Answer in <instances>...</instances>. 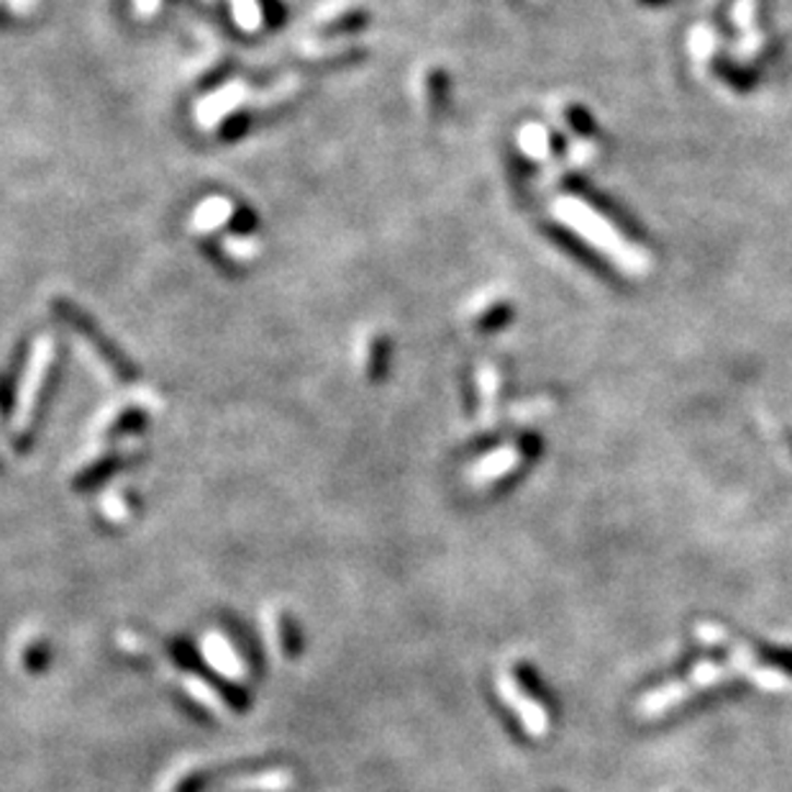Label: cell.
<instances>
[{
  "label": "cell",
  "mask_w": 792,
  "mask_h": 792,
  "mask_svg": "<svg viewBox=\"0 0 792 792\" xmlns=\"http://www.w3.org/2000/svg\"><path fill=\"white\" fill-rule=\"evenodd\" d=\"M367 24V11L362 5H344L339 11H326L318 16V32L321 36H346L359 32Z\"/></svg>",
  "instance_id": "52a82bcc"
},
{
  "label": "cell",
  "mask_w": 792,
  "mask_h": 792,
  "mask_svg": "<svg viewBox=\"0 0 792 792\" xmlns=\"http://www.w3.org/2000/svg\"><path fill=\"white\" fill-rule=\"evenodd\" d=\"M477 385H480V398H483V411L490 413L493 411L490 405H495V401H498V392H500L498 369H495V365H490V362H483V365H480Z\"/></svg>",
  "instance_id": "5bb4252c"
},
{
  "label": "cell",
  "mask_w": 792,
  "mask_h": 792,
  "mask_svg": "<svg viewBox=\"0 0 792 792\" xmlns=\"http://www.w3.org/2000/svg\"><path fill=\"white\" fill-rule=\"evenodd\" d=\"M554 216L562 224L572 228L577 236H582L590 247L601 249L605 257H611L620 270L628 275H643L649 270V255L641 247H636L603 216L601 211L590 209L582 198L565 196L554 203Z\"/></svg>",
  "instance_id": "6da1fadb"
},
{
  "label": "cell",
  "mask_w": 792,
  "mask_h": 792,
  "mask_svg": "<svg viewBox=\"0 0 792 792\" xmlns=\"http://www.w3.org/2000/svg\"><path fill=\"white\" fill-rule=\"evenodd\" d=\"M303 57L310 62H334V59L352 57V44H344L339 36H321L318 42L303 44Z\"/></svg>",
  "instance_id": "30bf717a"
},
{
  "label": "cell",
  "mask_w": 792,
  "mask_h": 792,
  "mask_svg": "<svg viewBox=\"0 0 792 792\" xmlns=\"http://www.w3.org/2000/svg\"><path fill=\"white\" fill-rule=\"evenodd\" d=\"M388 339H385L382 334H377V331H369V334L365 336V342H362V367H365V373L369 377H377V373L385 367V362H388Z\"/></svg>",
  "instance_id": "7c38bea8"
},
{
  "label": "cell",
  "mask_w": 792,
  "mask_h": 792,
  "mask_svg": "<svg viewBox=\"0 0 792 792\" xmlns=\"http://www.w3.org/2000/svg\"><path fill=\"white\" fill-rule=\"evenodd\" d=\"M247 85L239 83V80H232V83L221 85L213 91L209 98L198 103L196 116L198 123L205 126V129H216V126H226L236 116L239 106L247 103Z\"/></svg>",
  "instance_id": "277c9868"
},
{
  "label": "cell",
  "mask_w": 792,
  "mask_h": 792,
  "mask_svg": "<svg viewBox=\"0 0 792 792\" xmlns=\"http://www.w3.org/2000/svg\"><path fill=\"white\" fill-rule=\"evenodd\" d=\"M55 365V339L51 336H39L32 346V354H28L26 373L21 377L19 385V401H16V428L28 424L32 413L39 403V395L44 390V382H47L49 369Z\"/></svg>",
  "instance_id": "7a4b0ae2"
},
{
  "label": "cell",
  "mask_w": 792,
  "mask_h": 792,
  "mask_svg": "<svg viewBox=\"0 0 792 792\" xmlns=\"http://www.w3.org/2000/svg\"><path fill=\"white\" fill-rule=\"evenodd\" d=\"M508 316H510V306L498 291L480 293L468 306V321L475 326V329L483 331L498 329V326L508 321Z\"/></svg>",
  "instance_id": "8992f818"
},
{
  "label": "cell",
  "mask_w": 792,
  "mask_h": 792,
  "mask_svg": "<svg viewBox=\"0 0 792 792\" xmlns=\"http://www.w3.org/2000/svg\"><path fill=\"white\" fill-rule=\"evenodd\" d=\"M518 462V454H516V447H503V451H495V454H490L485 459L483 464H480V477H498L503 475V472L510 470V464L516 468Z\"/></svg>",
  "instance_id": "9a60e30c"
},
{
  "label": "cell",
  "mask_w": 792,
  "mask_h": 792,
  "mask_svg": "<svg viewBox=\"0 0 792 792\" xmlns=\"http://www.w3.org/2000/svg\"><path fill=\"white\" fill-rule=\"evenodd\" d=\"M298 91H300V80L298 78H283L280 83L270 85L268 91L259 93L255 98V106L262 108V110L285 106L287 101L295 98V93H298Z\"/></svg>",
  "instance_id": "4fadbf2b"
},
{
  "label": "cell",
  "mask_w": 792,
  "mask_h": 792,
  "mask_svg": "<svg viewBox=\"0 0 792 792\" xmlns=\"http://www.w3.org/2000/svg\"><path fill=\"white\" fill-rule=\"evenodd\" d=\"M236 218V205L226 196H211L198 203V209L190 216V228L196 234H216L218 228L232 224Z\"/></svg>",
  "instance_id": "5b68a950"
},
{
  "label": "cell",
  "mask_w": 792,
  "mask_h": 792,
  "mask_svg": "<svg viewBox=\"0 0 792 792\" xmlns=\"http://www.w3.org/2000/svg\"><path fill=\"white\" fill-rule=\"evenodd\" d=\"M690 47H693V55L695 57H698V59H708L710 55H713V49H716V34L710 32L708 26H698L693 32Z\"/></svg>",
  "instance_id": "2e32d148"
},
{
  "label": "cell",
  "mask_w": 792,
  "mask_h": 792,
  "mask_svg": "<svg viewBox=\"0 0 792 792\" xmlns=\"http://www.w3.org/2000/svg\"><path fill=\"white\" fill-rule=\"evenodd\" d=\"M221 251H224L226 259H232V262L247 264L259 255V241L257 236L251 234V228H244L239 234H232L226 236V239H221Z\"/></svg>",
  "instance_id": "8fae6325"
},
{
  "label": "cell",
  "mask_w": 792,
  "mask_h": 792,
  "mask_svg": "<svg viewBox=\"0 0 792 792\" xmlns=\"http://www.w3.org/2000/svg\"><path fill=\"white\" fill-rule=\"evenodd\" d=\"M55 310L59 314V318H64V321L75 329L80 342H83V346H87V354H93V359L98 362V365H103V369H106L108 375H114V377L131 375V369H129L131 365L126 362V357H121V354L114 350V344H110L108 339L103 336L85 316H80L68 300H57Z\"/></svg>",
  "instance_id": "3957f363"
},
{
  "label": "cell",
  "mask_w": 792,
  "mask_h": 792,
  "mask_svg": "<svg viewBox=\"0 0 792 792\" xmlns=\"http://www.w3.org/2000/svg\"><path fill=\"white\" fill-rule=\"evenodd\" d=\"M518 146L529 159L546 162L552 159V134L544 123H525L518 131Z\"/></svg>",
  "instance_id": "ba28073f"
},
{
  "label": "cell",
  "mask_w": 792,
  "mask_h": 792,
  "mask_svg": "<svg viewBox=\"0 0 792 792\" xmlns=\"http://www.w3.org/2000/svg\"><path fill=\"white\" fill-rule=\"evenodd\" d=\"M447 87L449 80L439 68H426L424 75L418 80V95L421 103L428 108V114H436L444 103H447Z\"/></svg>",
  "instance_id": "9c48e42d"
}]
</instances>
